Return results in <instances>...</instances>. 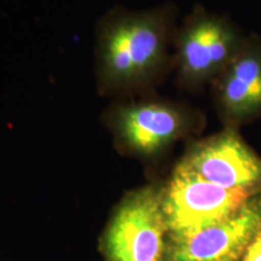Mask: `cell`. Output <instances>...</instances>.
<instances>
[{
  "mask_svg": "<svg viewBox=\"0 0 261 261\" xmlns=\"http://www.w3.org/2000/svg\"><path fill=\"white\" fill-rule=\"evenodd\" d=\"M167 47L163 11H119L108 18L99 45L100 76L107 87L144 83L160 69Z\"/></svg>",
  "mask_w": 261,
  "mask_h": 261,
  "instance_id": "obj_1",
  "label": "cell"
},
{
  "mask_svg": "<svg viewBox=\"0 0 261 261\" xmlns=\"http://www.w3.org/2000/svg\"><path fill=\"white\" fill-rule=\"evenodd\" d=\"M167 233L162 189L146 187L130 192L104 234L107 261H163Z\"/></svg>",
  "mask_w": 261,
  "mask_h": 261,
  "instance_id": "obj_2",
  "label": "cell"
},
{
  "mask_svg": "<svg viewBox=\"0 0 261 261\" xmlns=\"http://www.w3.org/2000/svg\"><path fill=\"white\" fill-rule=\"evenodd\" d=\"M257 194L227 190L205 180L180 162L162 189L168 234L185 233L230 217Z\"/></svg>",
  "mask_w": 261,
  "mask_h": 261,
  "instance_id": "obj_3",
  "label": "cell"
},
{
  "mask_svg": "<svg viewBox=\"0 0 261 261\" xmlns=\"http://www.w3.org/2000/svg\"><path fill=\"white\" fill-rule=\"evenodd\" d=\"M260 230L261 192L223 220L185 233H167L163 261H240Z\"/></svg>",
  "mask_w": 261,
  "mask_h": 261,
  "instance_id": "obj_4",
  "label": "cell"
},
{
  "mask_svg": "<svg viewBox=\"0 0 261 261\" xmlns=\"http://www.w3.org/2000/svg\"><path fill=\"white\" fill-rule=\"evenodd\" d=\"M181 163L227 190L261 192V158L231 127L192 145Z\"/></svg>",
  "mask_w": 261,
  "mask_h": 261,
  "instance_id": "obj_5",
  "label": "cell"
},
{
  "mask_svg": "<svg viewBox=\"0 0 261 261\" xmlns=\"http://www.w3.org/2000/svg\"><path fill=\"white\" fill-rule=\"evenodd\" d=\"M226 21L207 14L195 15L179 37V74L187 84L198 85L217 77L242 46Z\"/></svg>",
  "mask_w": 261,
  "mask_h": 261,
  "instance_id": "obj_6",
  "label": "cell"
},
{
  "mask_svg": "<svg viewBox=\"0 0 261 261\" xmlns=\"http://www.w3.org/2000/svg\"><path fill=\"white\" fill-rule=\"evenodd\" d=\"M114 126L129 150L151 156L184 135L188 119L180 109L169 104L146 102L120 108L115 113Z\"/></svg>",
  "mask_w": 261,
  "mask_h": 261,
  "instance_id": "obj_7",
  "label": "cell"
},
{
  "mask_svg": "<svg viewBox=\"0 0 261 261\" xmlns=\"http://www.w3.org/2000/svg\"><path fill=\"white\" fill-rule=\"evenodd\" d=\"M220 112L231 122H242L261 114V47L243 44L217 76Z\"/></svg>",
  "mask_w": 261,
  "mask_h": 261,
  "instance_id": "obj_8",
  "label": "cell"
},
{
  "mask_svg": "<svg viewBox=\"0 0 261 261\" xmlns=\"http://www.w3.org/2000/svg\"><path fill=\"white\" fill-rule=\"evenodd\" d=\"M240 261H261V230L244 250Z\"/></svg>",
  "mask_w": 261,
  "mask_h": 261,
  "instance_id": "obj_9",
  "label": "cell"
}]
</instances>
